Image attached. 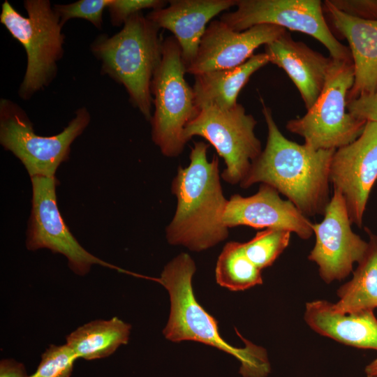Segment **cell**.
I'll list each match as a JSON object with an SVG mask.
<instances>
[{
  "label": "cell",
  "instance_id": "1",
  "mask_svg": "<svg viewBox=\"0 0 377 377\" xmlns=\"http://www.w3.org/2000/svg\"><path fill=\"white\" fill-rule=\"evenodd\" d=\"M267 127L266 145L240 183L266 184L285 195L305 216L323 215L330 200V170L336 149L314 150L286 138L260 98Z\"/></svg>",
  "mask_w": 377,
  "mask_h": 377
},
{
  "label": "cell",
  "instance_id": "2",
  "mask_svg": "<svg viewBox=\"0 0 377 377\" xmlns=\"http://www.w3.org/2000/svg\"><path fill=\"white\" fill-rule=\"evenodd\" d=\"M209 147L205 142H195L189 165L179 166L171 183L177 207L165 228V237L170 244L193 251L208 249L228 236L223 222L228 200L222 190L218 156L207 159Z\"/></svg>",
  "mask_w": 377,
  "mask_h": 377
},
{
  "label": "cell",
  "instance_id": "3",
  "mask_svg": "<svg viewBox=\"0 0 377 377\" xmlns=\"http://www.w3.org/2000/svg\"><path fill=\"white\" fill-rule=\"evenodd\" d=\"M196 267L186 253L175 257L155 279L168 291L170 300L169 319L163 330L165 337L174 342L194 341L215 347L235 357L242 364L243 377H266L270 371L266 350L244 339V348H237L224 341L216 319L196 300L192 278Z\"/></svg>",
  "mask_w": 377,
  "mask_h": 377
},
{
  "label": "cell",
  "instance_id": "4",
  "mask_svg": "<svg viewBox=\"0 0 377 377\" xmlns=\"http://www.w3.org/2000/svg\"><path fill=\"white\" fill-rule=\"evenodd\" d=\"M160 28L142 13L129 17L112 36L101 34L91 43L101 73L124 86L131 103L151 121V81L163 53Z\"/></svg>",
  "mask_w": 377,
  "mask_h": 377
},
{
  "label": "cell",
  "instance_id": "5",
  "mask_svg": "<svg viewBox=\"0 0 377 377\" xmlns=\"http://www.w3.org/2000/svg\"><path fill=\"white\" fill-rule=\"evenodd\" d=\"M24 17L5 0L0 22L24 47L27 68L18 94L23 100L47 87L57 72V62L64 54L65 36L60 19L49 0H25Z\"/></svg>",
  "mask_w": 377,
  "mask_h": 377
},
{
  "label": "cell",
  "instance_id": "6",
  "mask_svg": "<svg viewBox=\"0 0 377 377\" xmlns=\"http://www.w3.org/2000/svg\"><path fill=\"white\" fill-rule=\"evenodd\" d=\"M185 73L179 45L168 36L163 41L162 59L151 81L154 112L150 121L152 140L167 157L182 154L187 142L184 128L199 112Z\"/></svg>",
  "mask_w": 377,
  "mask_h": 377
},
{
  "label": "cell",
  "instance_id": "7",
  "mask_svg": "<svg viewBox=\"0 0 377 377\" xmlns=\"http://www.w3.org/2000/svg\"><path fill=\"white\" fill-rule=\"evenodd\" d=\"M354 80L353 61L332 59L316 102L304 116L289 120L286 128L302 136L304 144L314 150L337 149L355 141L367 121L348 111V95Z\"/></svg>",
  "mask_w": 377,
  "mask_h": 377
},
{
  "label": "cell",
  "instance_id": "8",
  "mask_svg": "<svg viewBox=\"0 0 377 377\" xmlns=\"http://www.w3.org/2000/svg\"><path fill=\"white\" fill-rule=\"evenodd\" d=\"M90 119L88 110L80 108L61 133L41 136L35 133L25 111L3 98L0 101V143L22 163L31 178L54 177L61 163L69 158L72 143Z\"/></svg>",
  "mask_w": 377,
  "mask_h": 377
},
{
  "label": "cell",
  "instance_id": "9",
  "mask_svg": "<svg viewBox=\"0 0 377 377\" xmlns=\"http://www.w3.org/2000/svg\"><path fill=\"white\" fill-rule=\"evenodd\" d=\"M257 121L237 103L230 109L205 106L186 125L184 137L204 138L223 158L226 168L221 177L226 182L240 184L247 175L251 163L262 152L261 142L254 133Z\"/></svg>",
  "mask_w": 377,
  "mask_h": 377
},
{
  "label": "cell",
  "instance_id": "10",
  "mask_svg": "<svg viewBox=\"0 0 377 377\" xmlns=\"http://www.w3.org/2000/svg\"><path fill=\"white\" fill-rule=\"evenodd\" d=\"M236 9L220 20L232 30L242 31L258 24H272L307 34L321 43L330 57L353 61L348 47L330 29L320 0H236Z\"/></svg>",
  "mask_w": 377,
  "mask_h": 377
},
{
  "label": "cell",
  "instance_id": "11",
  "mask_svg": "<svg viewBox=\"0 0 377 377\" xmlns=\"http://www.w3.org/2000/svg\"><path fill=\"white\" fill-rule=\"evenodd\" d=\"M31 211L27 232L26 246L29 251L47 249L64 256L69 268L76 274H87L93 265L125 272L96 257L77 242L66 226L57 206L54 177H34Z\"/></svg>",
  "mask_w": 377,
  "mask_h": 377
},
{
  "label": "cell",
  "instance_id": "12",
  "mask_svg": "<svg viewBox=\"0 0 377 377\" xmlns=\"http://www.w3.org/2000/svg\"><path fill=\"white\" fill-rule=\"evenodd\" d=\"M320 223H313L314 247L308 259L318 266L321 279L327 283L347 277L355 263L364 256L368 242L355 233L341 193L334 189Z\"/></svg>",
  "mask_w": 377,
  "mask_h": 377
},
{
  "label": "cell",
  "instance_id": "13",
  "mask_svg": "<svg viewBox=\"0 0 377 377\" xmlns=\"http://www.w3.org/2000/svg\"><path fill=\"white\" fill-rule=\"evenodd\" d=\"M377 180V123L367 121L353 142L335 150L330 181L345 201L352 224L361 228L369 195Z\"/></svg>",
  "mask_w": 377,
  "mask_h": 377
},
{
  "label": "cell",
  "instance_id": "14",
  "mask_svg": "<svg viewBox=\"0 0 377 377\" xmlns=\"http://www.w3.org/2000/svg\"><path fill=\"white\" fill-rule=\"evenodd\" d=\"M286 31V29L272 24H258L236 31L220 20H212L186 72L195 76L237 67L251 57L260 45L274 41Z\"/></svg>",
  "mask_w": 377,
  "mask_h": 377
},
{
  "label": "cell",
  "instance_id": "15",
  "mask_svg": "<svg viewBox=\"0 0 377 377\" xmlns=\"http://www.w3.org/2000/svg\"><path fill=\"white\" fill-rule=\"evenodd\" d=\"M223 222L228 228L245 226L256 229L286 230L302 239H309L313 234V223L309 218L266 184H260L257 193L251 196L231 195Z\"/></svg>",
  "mask_w": 377,
  "mask_h": 377
},
{
  "label": "cell",
  "instance_id": "16",
  "mask_svg": "<svg viewBox=\"0 0 377 377\" xmlns=\"http://www.w3.org/2000/svg\"><path fill=\"white\" fill-rule=\"evenodd\" d=\"M146 16L160 29L173 34L186 68L195 59L207 24L219 13L235 6L236 0H172Z\"/></svg>",
  "mask_w": 377,
  "mask_h": 377
},
{
  "label": "cell",
  "instance_id": "17",
  "mask_svg": "<svg viewBox=\"0 0 377 377\" xmlns=\"http://www.w3.org/2000/svg\"><path fill=\"white\" fill-rule=\"evenodd\" d=\"M269 63L282 68L297 88L309 110L318 98L326 81L332 57L295 41L286 31L265 45Z\"/></svg>",
  "mask_w": 377,
  "mask_h": 377
},
{
  "label": "cell",
  "instance_id": "18",
  "mask_svg": "<svg viewBox=\"0 0 377 377\" xmlns=\"http://www.w3.org/2000/svg\"><path fill=\"white\" fill-rule=\"evenodd\" d=\"M323 11L337 31L349 44L355 80L348 101L377 89V20H366L348 15L326 0Z\"/></svg>",
  "mask_w": 377,
  "mask_h": 377
},
{
  "label": "cell",
  "instance_id": "19",
  "mask_svg": "<svg viewBox=\"0 0 377 377\" xmlns=\"http://www.w3.org/2000/svg\"><path fill=\"white\" fill-rule=\"evenodd\" d=\"M332 302L314 300L306 304L304 320L319 334L343 344L377 350V318L372 310L347 313L334 311Z\"/></svg>",
  "mask_w": 377,
  "mask_h": 377
},
{
  "label": "cell",
  "instance_id": "20",
  "mask_svg": "<svg viewBox=\"0 0 377 377\" xmlns=\"http://www.w3.org/2000/svg\"><path fill=\"white\" fill-rule=\"evenodd\" d=\"M267 55L253 54L244 64L228 69L216 70L194 76L193 87L197 109L214 105L230 109L237 104V97L251 75L269 64Z\"/></svg>",
  "mask_w": 377,
  "mask_h": 377
},
{
  "label": "cell",
  "instance_id": "21",
  "mask_svg": "<svg viewBox=\"0 0 377 377\" xmlns=\"http://www.w3.org/2000/svg\"><path fill=\"white\" fill-rule=\"evenodd\" d=\"M369 236L368 249L353 272V278L337 290L339 300L332 309L347 313L377 308V235L364 228Z\"/></svg>",
  "mask_w": 377,
  "mask_h": 377
},
{
  "label": "cell",
  "instance_id": "22",
  "mask_svg": "<svg viewBox=\"0 0 377 377\" xmlns=\"http://www.w3.org/2000/svg\"><path fill=\"white\" fill-rule=\"evenodd\" d=\"M131 325L113 317L86 323L66 337V343L77 358L106 357L128 341Z\"/></svg>",
  "mask_w": 377,
  "mask_h": 377
},
{
  "label": "cell",
  "instance_id": "23",
  "mask_svg": "<svg viewBox=\"0 0 377 377\" xmlns=\"http://www.w3.org/2000/svg\"><path fill=\"white\" fill-rule=\"evenodd\" d=\"M215 276L218 284L232 291L245 290L263 283L261 269L248 258L243 243L234 241L223 248Z\"/></svg>",
  "mask_w": 377,
  "mask_h": 377
},
{
  "label": "cell",
  "instance_id": "24",
  "mask_svg": "<svg viewBox=\"0 0 377 377\" xmlns=\"http://www.w3.org/2000/svg\"><path fill=\"white\" fill-rule=\"evenodd\" d=\"M291 233L283 229H264L243 243L245 253L251 261L262 270L271 266L286 249Z\"/></svg>",
  "mask_w": 377,
  "mask_h": 377
},
{
  "label": "cell",
  "instance_id": "25",
  "mask_svg": "<svg viewBox=\"0 0 377 377\" xmlns=\"http://www.w3.org/2000/svg\"><path fill=\"white\" fill-rule=\"evenodd\" d=\"M77 359L67 344L50 345L42 354L36 372L27 377H70Z\"/></svg>",
  "mask_w": 377,
  "mask_h": 377
},
{
  "label": "cell",
  "instance_id": "26",
  "mask_svg": "<svg viewBox=\"0 0 377 377\" xmlns=\"http://www.w3.org/2000/svg\"><path fill=\"white\" fill-rule=\"evenodd\" d=\"M110 0H79L68 4H55L54 10L63 27L73 18H81L90 22L96 28L103 26V13Z\"/></svg>",
  "mask_w": 377,
  "mask_h": 377
},
{
  "label": "cell",
  "instance_id": "27",
  "mask_svg": "<svg viewBox=\"0 0 377 377\" xmlns=\"http://www.w3.org/2000/svg\"><path fill=\"white\" fill-rule=\"evenodd\" d=\"M167 2L163 0H110L107 8L112 24L119 27L142 10L162 8L166 6Z\"/></svg>",
  "mask_w": 377,
  "mask_h": 377
},
{
  "label": "cell",
  "instance_id": "28",
  "mask_svg": "<svg viewBox=\"0 0 377 377\" xmlns=\"http://www.w3.org/2000/svg\"><path fill=\"white\" fill-rule=\"evenodd\" d=\"M336 8L354 17L377 20V0H329Z\"/></svg>",
  "mask_w": 377,
  "mask_h": 377
},
{
  "label": "cell",
  "instance_id": "29",
  "mask_svg": "<svg viewBox=\"0 0 377 377\" xmlns=\"http://www.w3.org/2000/svg\"><path fill=\"white\" fill-rule=\"evenodd\" d=\"M347 108L357 119L377 123V89L372 94L348 101Z\"/></svg>",
  "mask_w": 377,
  "mask_h": 377
},
{
  "label": "cell",
  "instance_id": "30",
  "mask_svg": "<svg viewBox=\"0 0 377 377\" xmlns=\"http://www.w3.org/2000/svg\"><path fill=\"white\" fill-rule=\"evenodd\" d=\"M0 377H27L24 365L12 359L0 362Z\"/></svg>",
  "mask_w": 377,
  "mask_h": 377
},
{
  "label": "cell",
  "instance_id": "31",
  "mask_svg": "<svg viewBox=\"0 0 377 377\" xmlns=\"http://www.w3.org/2000/svg\"><path fill=\"white\" fill-rule=\"evenodd\" d=\"M365 373L367 377H377V358L366 367Z\"/></svg>",
  "mask_w": 377,
  "mask_h": 377
}]
</instances>
